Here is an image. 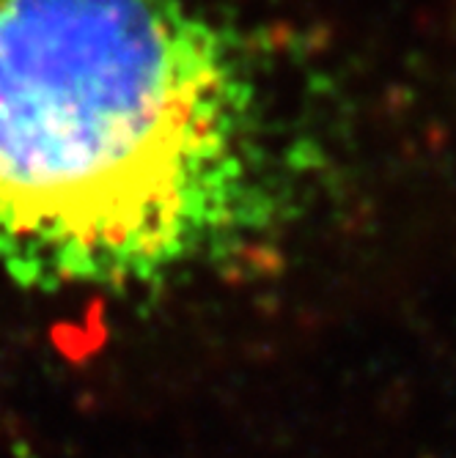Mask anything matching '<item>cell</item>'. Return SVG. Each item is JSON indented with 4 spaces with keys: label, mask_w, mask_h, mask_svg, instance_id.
<instances>
[{
    "label": "cell",
    "mask_w": 456,
    "mask_h": 458,
    "mask_svg": "<svg viewBox=\"0 0 456 458\" xmlns=\"http://www.w3.org/2000/svg\"><path fill=\"white\" fill-rule=\"evenodd\" d=\"M278 215L256 80L190 0H0V267L130 291Z\"/></svg>",
    "instance_id": "cell-1"
}]
</instances>
